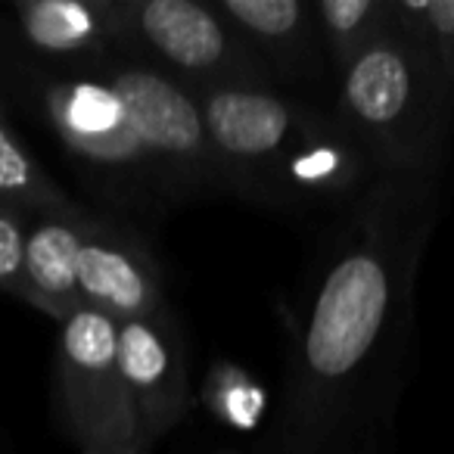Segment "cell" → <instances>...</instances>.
Returning a JSON list of instances; mask_svg holds the SVG:
<instances>
[{
    "instance_id": "obj_1",
    "label": "cell",
    "mask_w": 454,
    "mask_h": 454,
    "mask_svg": "<svg viewBox=\"0 0 454 454\" xmlns=\"http://www.w3.org/2000/svg\"><path fill=\"white\" fill-rule=\"evenodd\" d=\"M439 177L373 175L346 206L290 324L259 454H380L414 340V290Z\"/></svg>"
},
{
    "instance_id": "obj_12",
    "label": "cell",
    "mask_w": 454,
    "mask_h": 454,
    "mask_svg": "<svg viewBox=\"0 0 454 454\" xmlns=\"http://www.w3.org/2000/svg\"><path fill=\"white\" fill-rule=\"evenodd\" d=\"M16 28L35 53L100 69L115 57L113 0H16Z\"/></svg>"
},
{
    "instance_id": "obj_13",
    "label": "cell",
    "mask_w": 454,
    "mask_h": 454,
    "mask_svg": "<svg viewBox=\"0 0 454 454\" xmlns=\"http://www.w3.org/2000/svg\"><path fill=\"white\" fill-rule=\"evenodd\" d=\"M330 75L392 32V0H317L311 4Z\"/></svg>"
},
{
    "instance_id": "obj_4",
    "label": "cell",
    "mask_w": 454,
    "mask_h": 454,
    "mask_svg": "<svg viewBox=\"0 0 454 454\" xmlns=\"http://www.w3.org/2000/svg\"><path fill=\"white\" fill-rule=\"evenodd\" d=\"M115 53L187 90L274 88L243 38L202 0H113Z\"/></svg>"
},
{
    "instance_id": "obj_6",
    "label": "cell",
    "mask_w": 454,
    "mask_h": 454,
    "mask_svg": "<svg viewBox=\"0 0 454 454\" xmlns=\"http://www.w3.org/2000/svg\"><path fill=\"white\" fill-rule=\"evenodd\" d=\"M53 398L78 448L146 454L119 373V324L94 309L59 321Z\"/></svg>"
},
{
    "instance_id": "obj_5",
    "label": "cell",
    "mask_w": 454,
    "mask_h": 454,
    "mask_svg": "<svg viewBox=\"0 0 454 454\" xmlns=\"http://www.w3.org/2000/svg\"><path fill=\"white\" fill-rule=\"evenodd\" d=\"M97 78L119 97L153 171L159 200L177 202L196 193H227L193 90L119 53L97 69Z\"/></svg>"
},
{
    "instance_id": "obj_15",
    "label": "cell",
    "mask_w": 454,
    "mask_h": 454,
    "mask_svg": "<svg viewBox=\"0 0 454 454\" xmlns=\"http://www.w3.org/2000/svg\"><path fill=\"white\" fill-rule=\"evenodd\" d=\"M32 215L0 200V290L22 299V255Z\"/></svg>"
},
{
    "instance_id": "obj_2",
    "label": "cell",
    "mask_w": 454,
    "mask_h": 454,
    "mask_svg": "<svg viewBox=\"0 0 454 454\" xmlns=\"http://www.w3.org/2000/svg\"><path fill=\"white\" fill-rule=\"evenodd\" d=\"M227 193L262 206L311 208L352 202L373 177L333 113L278 88L196 94Z\"/></svg>"
},
{
    "instance_id": "obj_16",
    "label": "cell",
    "mask_w": 454,
    "mask_h": 454,
    "mask_svg": "<svg viewBox=\"0 0 454 454\" xmlns=\"http://www.w3.org/2000/svg\"><path fill=\"white\" fill-rule=\"evenodd\" d=\"M420 44L427 47L448 90L454 94V0H423Z\"/></svg>"
},
{
    "instance_id": "obj_8",
    "label": "cell",
    "mask_w": 454,
    "mask_h": 454,
    "mask_svg": "<svg viewBox=\"0 0 454 454\" xmlns=\"http://www.w3.org/2000/svg\"><path fill=\"white\" fill-rule=\"evenodd\" d=\"M119 373L137 435L150 451L193 404L181 333L168 311L119 324Z\"/></svg>"
},
{
    "instance_id": "obj_10",
    "label": "cell",
    "mask_w": 454,
    "mask_h": 454,
    "mask_svg": "<svg viewBox=\"0 0 454 454\" xmlns=\"http://www.w3.org/2000/svg\"><path fill=\"white\" fill-rule=\"evenodd\" d=\"M212 7L240 35L278 90L280 84H317L330 72L305 0H215Z\"/></svg>"
},
{
    "instance_id": "obj_3",
    "label": "cell",
    "mask_w": 454,
    "mask_h": 454,
    "mask_svg": "<svg viewBox=\"0 0 454 454\" xmlns=\"http://www.w3.org/2000/svg\"><path fill=\"white\" fill-rule=\"evenodd\" d=\"M333 84V115L373 175L439 177L454 131V94L427 47L392 28Z\"/></svg>"
},
{
    "instance_id": "obj_18",
    "label": "cell",
    "mask_w": 454,
    "mask_h": 454,
    "mask_svg": "<svg viewBox=\"0 0 454 454\" xmlns=\"http://www.w3.org/2000/svg\"><path fill=\"white\" fill-rule=\"evenodd\" d=\"M215 454H234V451H215Z\"/></svg>"
},
{
    "instance_id": "obj_17",
    "label": "cell",
    "mask_w": 454,
    "mask_h": 454,
    "mask_svg": "<svg viewBox=\"0 0 454 454\" xmlns=\"http://www.w3.org/2000/svg\"><path fill=\"white\" fill-rule=\"evenodd\" d=\"M82 454H134V451H103V448H82Z\"/></svg>"
},
{
    "instance_id": "obj_9",
    "label": "cell",
    "mask_w": 454,
    "mask_h": 454,
    "mask_svg": "<svg viewBox=\"0 0 454 454\" xmlns=\"http://www.w3.org/2000/svg\"><path fill=\"white\" fill-rule=\"evenodd\" d=\"M78 296L115 324L162 311V274L140 237L90 215L78 249Z\"/></svg>"
},
{
    "instance_id": "obj_11",
    "label": "cell",
    "mask_w": 454,
    "mask_h": 454,
    "mask_svg": "<svg viewBox=\"0 0 454 454\" xmlns=\"http://www.w3.org/2000/svg\"><path fill=\"white\" fill-rule=\"evenodd\" d=\"M90 212L32 215L22 255V302L44 311L53 321H66L82 309L78 296V249Z\"/></svg>"
},
{
    "instance_id": "obj_7",
    "label": "cell",
    "mask_w": 454,
    "mask_h": 454,
    "mask_svg": "<svg viewBox=\"0 0 454 454\" xmlns=\"http://www.w3.org/2000/svg\"><path fill=\"white\" fill-rule=\"evenodd\" d=\"M44 113L63 146L121 196H159L153 171L131 131L119 97L103 78L53 82L44 90Z\"/></svg>"
},
{
    "instance_id": "obj_14",
    "label": "cell",
    "mask_w": 454,
    "mask_h": 454,
    "mask_svg": "<svg viewBox=\"0 0 454 454\" xmlns=\"http://www.w3.org/2000/svg\"><path fill=\"white\" fill-rule=\"evenodd\" d=\"M0 200L28 215L72 212L78 202L44 171V165L28 153L13 125L0 109Z\"/></svg>"
}]
</instances>
